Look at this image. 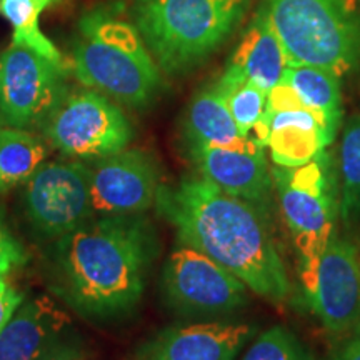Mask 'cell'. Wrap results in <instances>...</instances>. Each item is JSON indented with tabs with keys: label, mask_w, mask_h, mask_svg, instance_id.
I'll return each instance as SVG.
<instances>
[{
	"label": "cell",
	"mask_w": 360,
	"mask_h": 360,
	"mask_svg": "<svg viewBox=\"0 0 360 360\" xmlns=\"http://www.w3.org/2000/svg\"><path fill=\"white\" fill-rule=\"evenodd\" d=\"M157 210L177 231L179 242L204 252L274 302L289 297L290 281L262 207L238 199L200 177L162 186Z\"/></svg>",
	"instance_id": "obj_1"
},
{
	"label": "cell",
	"mask_w": 360,
	"mask_h": 360,
	"mask_svg": "<svg viewBox=\"0 0 360 360\" xmlns=\"http://www.w3.org/2000/svg\"><path fill=\"white\" fill-rule=\"evenodd\" d=\"M53 244V290L85 317L102 321L139 304L159 252L154 227L139 215L94 217Z\"/></svg>",
	"instance_id": "obj_2"
},
{
	"label": "cell",
	"mask_w": 360,
	"mask_h": 360,
	"mask_svg": "<svg viewBox=\"0 0 360 360\" xmlns=\"http://www.w3.org/2000/svg\"><path fill=\"white\" fill-rule=\"evenodd\" d=\"M72 49V69L84 87L132 109L159 96L160 69L137 27L107 11L85 13Z\"/></svg>",
	"instance_id": "obj_3"
},
{
	"label": "cell",
	"mask_w": 360,
	"mask_h": 360,
	"mask_svg": "<svg viewBox=\"0 0 360 360\" xmlns=\"http://www.w3.org/2000/svg\"><path fill=\"white\" fill-rule=\"evenodd\" d=\"M247 6L249 0H135L132 15L159 69L179 75L217 51Z\"/></svg>",
	"instance_id": "obj_4"
},
{
	"label": "cell",
	"mask_w": 360,
	"mask_h": 360,
	"mask_svg": "<svg viewBox=\"0 0 360 360\" xmlns=\"http://www.w3.org/2000/svg\"><path fill=\"white\" fill-rule=\"evenodd\" d=\"M264 6L289 65L322 67L339 77L360 65L355 0H264Z\"/></svg>",
	"instance_id": "obj_5"
},
{
	"label": "cell",
	"mask_w": 360,
	"mask_h": 360,
	"mask_svg": "<svg viewBox=\"0 0 360 360\" xmlns=\"http://www.w3.org/2000/svg\"><path fill=\"white\" fill-rule=\"evenodd\" d=\"M326 150L300 167H274L272 180L281 210L302 264L322 255L332 237L339 212V180Z\"/></svg>",
	"instance_id": "obj_6"
},
{
	"label": "cell",
	"mask_w": 360,
	"mask_h": 360,
	"mask_svg": "<svg viewBox=\"0 0 360 360\" xmlns=\"http://www.w3.org/2000/svg\"><path fill=\"white\" fill-rule=\"evenodd\" d=\"M40 129L53 148L82 162L124 150L134 135L122 109L89 87L67 92Z\"/></svg>",
	"instance_id": "obj_7"
},
{
	"label": "cell",
	"mask_w": 360,
	"mask_h": 360,
	"mask_svg": "<svg viewBox=\"0 0 360 360\" xmlns=\"http://www.w3.org/2000/svg\"><path fill=\"white\" fill-rule=\"evenodd\" d=\"M67 92L65 62L13 42L0 53V117L11 127H42Z\"/></svg>",
	"instance_id": "obj_8"
},
{
	"label": "cell",
	"mask_w": 360,
	"mask_h": 360,
	"mask_svg": "<svg viewBox=\"0 0 360 360\" xmlns=\"http://www.w3.org/2000/svg\"><path fill=\"white\" fill-rule=\"evenodd\" d=\"M29 224L56 242L94 219L90 204V169L82 160L44 162L22 192Z\"/></svg>",
	"instance_id": "obj_9"
},
{
	"label": "cell",
	"mask_w": 360,
	"mask_h": 360,
	"mask_svg": "<svg viewBox=\"0 0 360 360\" xmlns=\"http://www.w3.org/2000/svg\"><path fill=\"white\" fill-rule=\"evenodd\" d=\"M162 289L179 314L215 317L245 305L249 287L204 252L179 242L164 265Z\"/></svg>",
	"instance_id": "obj_10"
},
{
	"label": "cell",
	"mask_w": 360,
	"mask_h": 360,
	"mask_svg": "<svg viewBox=\"0 0 360 360\" xmlns=\"http://www.w3.org/2000/svg\"><path fill=\"white\" fill-rule=\"evenodd\" d=\"M309 304L332 334L354 328L360 319V260L357 249L334 236L314 262L302 264Z\"/></svg>",
	"instance_id": "obj_11"
},
{
	"label": "cell",
	"mask_w": 360,
	"mask_h": 360,
	"mask_svg": "<svg viewBox=\"0 0 360 360\" xmlns=\"http://www.w3.org/2000/svg\"><path fill=\"white\" fill-rule=\"evenodd\" d=\"M90 169V204L94 217L139 215L155 205L160 172L154 157L139 148H124L94 160Z\"/></svg>",
	"instance_id": "obj_12"
},
{
	"label": "cell",
	"mask_w": 360,
	"mask_h": 360,
	"mask_svg": "<svg viewBox=\"0 0 360 360\" xmlns=\"http://www.w3.org/2000/svg\"><path fill=\"white\" fill-rule=\"evenodd\" d=\"M187 154L202 177L214 186L238 199L269 209L274 180L264 147L252 141L242 148L187 143Z\"/></svg>",
	"instance_id": "obj_13"
},
{
	"label": "cell",
	"mask_w": 360,
	"mask_h": 360,
	"mask_svg": "<svg viewBox=\"0 0 360 360\" xmlns=\"http://www.w3.org/2000/svg\"><path fill=\"white\" fill-rule=\"evenodd\" d=\"M70 321L49 297L20 305L0 332V360H69Z\"/></svg>",
	"instance_id": "obj_14"
},
{
	"label": "cell",
	"mask_w": 360,
	"mask_h": 360,
	"mask_svg": "<svg viewBox=\"0 0 360 360\" xmlns=\"http://www.w3.org/2000/svg\"><path fill=\"white\" fill-rule=\"evenodd\" d=\"M255 334L249 323L210 322L170 327L143 345L141 360H236Z\"/></svg>",
	"instance_id": "obj_15"
},
{
	"label": "cell",
	"mask_w": 360,
	"mask_h": 360,
	"mask_svg": "<svg viewBox=\"0 0 360 360\" xmlns=\"http://www.w3.org/2000/svg\"><path fill=\"white\" fill-rule=\"evenodd\" d=\"M270 120L269 150L277 167H300L317 159L334 142L335 132L312 110H282L267 114Z\"/></svg>",
	"instance_id": "obj_16"
},
{
	"label": "cell",
	"mask_w": 360,
	"mask_h": 360,
	"mask_svg": "<svg viewBox=\"0 0 360 360\" xmlns=\"http://www.w3.org/2000/svg\"><path fill=\"white\" fill-rule=\"evenodd\" d=\"M287 65L289 62L283 45L262 4L237 45L227 70L250 80L269 94V90L282 80Z\"/></svg>",
	"instance_id": "obj_17"
},
{
	"label": "cell",
	"mask_w": 360,
	"mask_h": 360,
	"mask_svg": "<svg viewBox=\"0 0 360 360\" xmlns=\"http://www.w3.org/2000/svg\"><path fill=\"white\" fill-rule=\"evenodd\" d=\"M186 139L187 143H207L227 148H242L250 142V139L238 130L227 102L215 85L202 89L188 103Z\"/></svg>",
	"instance_id": "obj_18"
},
{
	"label": "cell",
	"mask_w": 360,
	"mask_h": 360,
	"mask_svg": "<svg viewBox=\"0 0 360 360\" xmlns=\"http://www.w3.org/2000/svg\"><path fill=\"white\" fill-rule=\"evenodd\" d=\"M283 82L295 90L310 110L323 117L337 132L342 120L340 77L334 72L314 65H289L283 72Z\"/></svg>",
	"instance_id": "obj_19"
},
{
	"label": "cell",
	"mask_w": 360,
	"mask_h": 360,
	"mask_svg": "<svg viewBox=\"0 0 360 360\" xmlns=\"http://www.w3.org/2000/svg\"><path fill=\"white\" fill-rule=\"evenodd\" d=\"M47 159V147L27 129H0V193L24 184Z\"/></svg>",
	"instance_id": "obj_20"
},
{
	"label": "cell",
	"mask_w": 360,
	"mask_h": 360,
	"mask_svg": "<svg viewBox=\"0 0 360 360\" xmlns=\"http://www.w3.org/2000/svg\"><path fill=\"white\" fill-rule=\"evenodd\" d=\"M360 215V114L350 117L339 147V217L345 225Z\"/></svg>",
	"instance_id": "obj_21"
},
{
	"label": "cell",
	"mask_w": 360,
	"mask_h": 360,
	"mask_svg": "<svg viewBox=\"0 0 360 360\" xmlns=\"http://www.w3.org/2000/svg\"><path fill=\"white\" fill-rule=\"evenodd\" d=\"M53 2L57 0H0V15L13 27V44L25 45L52 60L64 62L58 49L39 29L40 13Z\"/></svg>",
	"instance_id": "obj_22"
},
{
	"label": "cell",
	"mask_w": 360,
	"mask_h": 360,
	"mask_svg": "<svg viewBox=\"0 0 360 360\" xmlns=\"http://www.w3.org/2000/svg\"><path fill=\"white\" fill-rule=\"evenodd\" d=\"M214 85L227 102L238 130L242 135L249 137L252 127L264 115L265 105H267V92L227 69Z\"/></svg>",
	"instance_id": "obj_23"
},
{
	"label": "cell",
	"mask_w": 360,
	"mask_h": 360,
	"mask_svg": "<svg viewBox=\"0 0 360 360\" xmlns=\"http://www.w3.org/2000/svg\"><path fill=\"white\" fill-rule=\"evenodd\" d=\"M242 360H314V357L294 332L276 326L259 335Z\"/></svg>",
	"instance_id": "obj_24"
},
{
	"label": "cell",
	"mask_w": 360,
	"mask_h": 360,
	"mask_svg": "<svg viewBox=\"0 0 360 360\" xmlns=\"http://www.w3.org/2000/svg\"><path fill=\"white\" fill-rule=\"evenodd\" d=\"M299 109L310 110L309 107L302 102V98L297 96L295 90L292 89L287 82L281 80V82L274 85V87L269 90L267 105H265V112H267V114H276V112H282V110H299ZM328 127H330V125H328Z\"/></svg>",
	"instance_id": "obj_25"
},
{
	"label": "cell",
	"mask_w": 360,
	"mask_h": 360,
	"mask_svg": "<svg viewBox=\"0 0 360 360\" xmlns=\"http://www.w3.org/2000/svg\"><path fill=\"white\" fill-rule=\"evenodd\" d=\"M27 262V252L12 237L8 229L0 217V276H6L8 270Z\"/></svg>",
	"instance_id": "obj_26"
},
{
	"label": "cell",
	"mask_w": 360,
	"mask_h": 360,
	"mask_svg": "<svg viewBox=\"0 0 360 360\" xmlns=\"http://www.w3.org/2000/svg\"><path fill=\"white\" fill-rule=\"evenodd\" d=\"M22 302H24V297L20 292L7 281L6 276H0V332L4 330Z\"/></svg>",
	"instance_id": "obj_27"
},
{
	"label": "cell",
	"mask_w": 360,
	"mask_h": 360,
	"mask_svg": "<svg viewBox=\"0 0 360 360\" xmlns=\"http://www.w3.org/2000/svg\"><path fill=\"white\" fill-rule=\"evenodd\" d=\"M330 360H360V337H352Z\"/></svg>",
	"instance_id": "obj_28"
},
{
	"label": "cell",
	"mask_w": 360,
	"mask_h": 360,
	"mask_svg": "<svg viewBox=\"0 0 360 360\" xmlns=\"http://www.w3.org/2000/svg\"><path fill=\"white\" fill-rule=\"evenodd\" d=\"M354 330V337H360V319H359V322L355 323V327L352 328Z\"/></svg>",
	"instance_id": "obj_29"
}]
</instances>
